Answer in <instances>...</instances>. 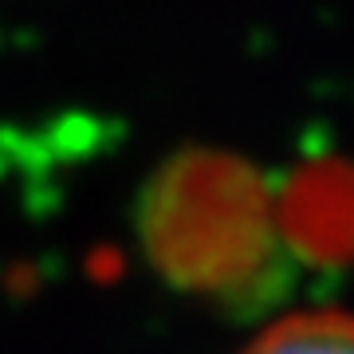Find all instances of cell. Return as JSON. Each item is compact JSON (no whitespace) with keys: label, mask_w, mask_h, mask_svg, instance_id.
<instances>
[{"label":"cell","mask_w":354,"mask_h":354,"mask_svg":"<svg viewBox=\"0 0 354 354\" xmlns=\"http://www.w3.org/2000/svg\"><path fill=\"white\" fill-rule=\"evenodd\" d=\"M276 209L264 177L225 150H181L142 193V241L181 288L228 291L264 272Z\"/></svg>","instance_id":"cell-1"},{"label":"cell","mask_w":354,"mask_h":354,"mask_svg":"<svg viewBox=\"0 0 354 354\" xmlns=\"http://www.w3.org/2000/svg\"><path fill=\"white\" fill-rule=\"evenodd\" d=\"M244 354H354V315H291L268 327Z\"/></svg>","instance_id":"cell-3"},{"label":"cell","mask_w":354,"mask_h":354,"mask_svg":"<svg viewBox=\"0 0 354 354\" xmlns=\"http://www.w3.org/2000/svg\"><path fill=\"white\" fill-rule=\"evenodd\" d=\"M276 221L307 260H354V162L323 158L304 165L279 197Z\"/></svg>","instance_id":"cell-2"}]
</instances>
